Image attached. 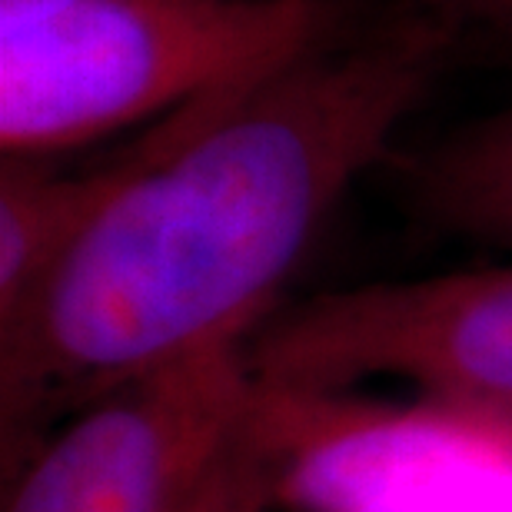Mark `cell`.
<instances>
[{
	"mask_svg": "<svg viewBox=\"0 0 512 512\" xmlns=\"http://www.w3.org/2000/svg\"><path fill=\"white\" fill-rule=\"evenodd\" d=\"M456 54L453 30L393 0L360 34L260 77L130 183L0 326L4 476L94 399L247 343Z\"/></svg>",
	"mask_w": 512,
	"mask_h": 512,
	"instance_id": "cell-1",
	"label": "cell"
},
{
	"mask_svg": "<svg viewBox=\"0 0 512 512\" xmlns=\"http://www.w3.org/2000/svg\"><path fill=\"white\" fill-rule=\"evenodd\" d=\"M393 0H44L0 14V153L60 157L353 37Z\"/></svg>",
	"mask_w": 512,
	"mask_h": 512,
	"instance_id": "cell-2",
	"label": "cell"
},
{
	"mask_svg": "<svg viewBox=\"0 0 512 512\" xmlns=\"http://www.w3.org/2000/svg\"><path fill=\"white\" fill-rule=\"evenodd\" d=\"M243 363L266 393L330 396L386 376L439 403L512 416V266L283 303L243 343Z\"/></svg>",
	"mask_w": 512,
	"mask_h": 512,
	"instance_id": "cell-3",
	"label": "cell"
},
{
	"mask_svg": "<svg viewBox=\"0 0 512 512\" xmlns=\"http://www.w3.org/2000/svg\"><path fill=\"white\" fill-rule=\"evenodd\" d=\"M256 403L243 346L94 399L4 476V512H187Z\"/></svg>",
	"mask_w": 512,
	"mask_h": 512,
	"instance_id": "cell-4",
	"label": "cell"
},
{
	"mask_svg": "<svg viewBox=\"0 0 512 512\" xmlns=\"http://www.w3.org/2000/svg\"><path fill=\"white\" fill-rule=\"evenodd\" d=\"M256 84L223 87L183 104L87 167L0 153V326L14 323L87 227L143 173L220 120Z\"/></svg>",
	"mask_w": 512,
	"mask_h": 512,
	"instance_id": "cell-5",
	"label": "cell"
},
{
	"mask_svg": "<svg viewBox=\"0 0 512 512\" xmlns=\"http://www.w3.org/2000/svg\"><path fill=\"white\" fill-rule=\"evenodd\" d=\"M383 167L409 217L512 253V104L419 147H393Z\"/></svg>",
	"mask_w": 512,
	"mask_h": 512,
	"instance_id": "cell-6",
	"label": "cell"
},
{
	"mask_svg": "<svg viewBox=\"0 0 512 512\" xmlns=\"http://www.w3.org/2000/svg\"><path fill=\"white\" fill-rule=\"evenodd\" d=\"M187 512H280L270 459L256 433V403L210 463Z\"/></svg>",
	"mask_w": 512,
	"mask_h": 512,
	"instance_id": "cell-7",
	"label": "cell"
},
{
	"mask_svg": "<svg viewBox=\"0 0 512 512\" xmlns=\"http://www.w3.org/2000/svg\"><path fill=\"white\" fill-rule=\"evenodd\" d=\"M466 44L512 50V0H413Z\"/></svg>",
	"mask_w": 512,
	"mask_h": 512,
	"instance_id": "cell-8",
	"label": "cell"
},
{
	"mask_svg": "<svg viewBox=\"0 0 512 512\" xmlns=\"http://www.w3.org/2000/svg\"><path fill=\"white\" fill-rule=\"evenodd\" d=\"M34 4H44V0H0V14H10V10H24V7H34Z\"/></svg>",
	"mask_w": 512,
	"mask_h": 512,
	"instance_id": "cell-9",
	"label": "cell"
}]
</instances>
